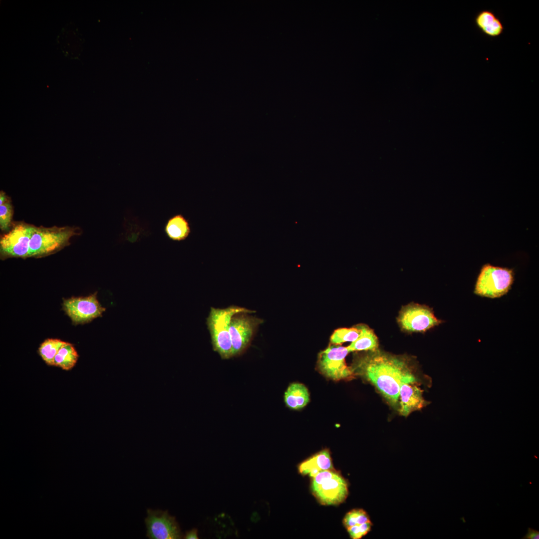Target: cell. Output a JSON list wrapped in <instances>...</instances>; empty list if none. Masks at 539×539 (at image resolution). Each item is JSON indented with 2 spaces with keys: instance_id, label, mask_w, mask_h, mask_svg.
<instances>
[{
  "instance_id": "cell-19",
  "label": "cell",
  "mask_w": 539,
  "mask_h": 539,
  "mask_svg": "<svg viewBox=\"0 0 539 539\" xmlns=\"http://www.w3.org/2000/svg\"><path fill=\"white\" fill-rule=\"evenodd\" d=\"M13 209L10 199L2 191L0 194V229L8 232L11 227Z\"/></svg>"
},
{
  "instance_id": "cell-16",
  "label": "cell",
  "mask_w": 539,
  "mask_h": 539,
  "mask_svg": "<svg viewBox=\"0 0 539 539\" xmlns=\"http://www.w3.org/2000/svg\"><path fill=\"white\" fill-rule=\"evenodd\" d=\"M360 333L358 337L347 347L349 352L375 351L378 349V339L373 330L364 324L358 325Z\"/></svg>"
},
{
  "instance_id": "cell-6",
  "label": "cell",
  "mask_w": 539,
  "mask_h": 539,
  "mask_svg": "<svg viewBox=\"0 0 539 539\" xmlns=\"http://www.w3.org/2000/svg\"><path fill=\"white\" fill-rule=\"evenodd\" d=\"M251 313L241 312L231 318L230 333L233 357L240 356L249 348L259 326L264 320Z\"/></svg>"
},
{
  "instance_id": "cell-20",
  "label": "cell",
  "mask_w": 539,
  "mask_h": 539,
  "mask_svg": "<svg viewBox=\"0 0 539 539\" xmlns=\"http://www.w3.org/2000/svg\"><path fill=\"white\" fill-rule=\"evenodd\" d=\"M360 329L358 325L351 328H340L332 334L330 341L331 344L339 345L344 342L355 340L359 336Z\"/></svg>"
},
{
  "instance_id": "cell-9",
  "label": "cell",
  "mask_w": 539,
  "mask_h": 539,
  "mask_svg": "<svg viewBox=\"0 0 539 539\" xmlns=\"http://www.w3.org/2000/svg\"><path fill=\"white\" fill-rule=\"evenodd\" d=\"M145 519L147 537L150 539H179L182 532L175 517L169 515L167 510H147Z\"/></svg>"
},
{
  "instance_id": "cell-1",
  "label": "cell",
  "mask_w": 539,
  "mask_h": 539,
  "mask_svg": "<svg viewBox=\"0 0 539 539\" xmlns=\"http://www.w3.org/2000/svg\"><path fill=\"white\" fill-rule=\"evenodd\" d=\"M74 227H36L23 222L12 223L0 240L1 259L40 258L59 251L70 244V239L80 233Z\"/></svg>"
},
{
  "instance_id": "cell-8",
  "label": "cell",
  "mask_w": 539,
  "mask_h": 539,
  "mask_svg": "<svg viewBox=\"0 0 539 539\" xmlns=\"http://www.w3.org/2000/svg\"><path fill=\"white\" fill-rule=\"evenodd\" d=\"M398 321L404 330L419 332H425L442 322L435 316L432 308L415 303L402 308Z\"/></svg>"
},
{
  "instance_id": "cell-12",
  "label": "cell",
  "mask_w": 539,
  "mask_h": 539,
  "mask_svg": "<svg viewBox=\"0 0 539 539\" xmlns=\"http://www.w3.org/2000/svg\"><path fill=\"white\" fill-rule=\"evenodd\" d=\"M334 469L330 452L327 449L314 454L298 466V470L301 475H307L310 478L321 471Z\"/></svg>"
},
{
  "instance_id": "cell-3",
  "label": "cell",
  "mask_w": 539,
  "mask_h": 539,
  "mask_svg": "<svg viewBox=\"0 0 539 539\" xmlns=\"http://www.w3.org/2000/svg\"><path fill=\"white\" fill-rule=\"evenodd\" d=\"M246 312L255 313L256 311L235 305L225 308L210 307L206 324L209 330L213 349L222 359L233 357L232 344L230 333V324L232 317L236 313Z\"/></svg>"
},
{
  "instance_id": "cell-13",
  "label": "cell",
  "mask_w": 539,
  "mask_h": 539,
  "mask_svg": "<svg viewBox=\"0 0 539 539\" xmlns=\"http://www.w3.org/2000/svg\"><path fill=\"white\" fill-rule=\"evenodd\" d=\"M475 22L483 33L491 37L501 35L504 30L501 20L491 10L480 11L475 17Z\"/></svg>"
},
{
  "instance_id": "cell-22",
  "label": "cell",
  "mask_w": 539,
  "mask_h": 539,
  "mask_svg": "<svg viewBox=\"0 0 539 539\" xmlns=\"http://www.w3.org/2000/svg\"><path fill=\"white\" fill-rule=\"evenodd\" d=\"M372 523L371 521L356 525L346 529L350 537L352 539H360L367 535L371 530Z\"/></svg>"
},
{
  "instance_id": "cell-11",
  "label": "cell",
  "mask_w": 539,
  "mask_h": 539,
  "mask_svg": "<svg viewBox=\"0 0 539 539\" xmlns=\"http://www.w3.org/2000/svg\"><path fill=\"white\" fill-rule=\"evenodd\" d=\"M423 392L418 381L403 382L399 394L398 408L400 414L407 417L412 412L426 406L428 402L423 398Z\"/></svg>"
},
{
  "instance_id": "cell-2",
  "label": "cell",
  "mask_w": 539,
  "mask_h": 539,
  "mask_svg": "<svg viewBox=\"0 0 539 539\" xmlns=\"http://www.w3.org/2000/svg\"><path fill=\"white\" fill-rule=\"evenodd\" d=\"M350 367L354 375L370 382L390 404L397 408L401 384L418 381L406 359L378 349L357 357Z\"/></svg>"
},
{
  "instance_id": "cell-17",
  "label": "cell",
  "mask_w": 539,
  "mask_h": 539,
  "mask_svg": "<svg viewBox=\"0 0 539 539\" xmlns=\"http://www.w3.org/2000/svg\"><path fill=\"white\" fill-rule=\"evenodd\" d=\"M78 358V354L73 345L65 342L56 354L53 366L69 371L75 365Z\"/></svg>"
},
{
  "instance_id": "cell-21",
  "label": "cell",
  "mask_w": 539,
  "mask_h": 539,
  "mask_svg": "<svg viewBox=\"0 0 539 539\" xmlns=\"http://www.w3.org/2000/svg\"><path fill=\"white\" fill-rule=\"evenodd\" d=\"M370 521L367 512L362 509H354L346 514L343 519V524L346 529Z\"/></svg>"
},
{
  "instance_id": "cell-15",
  "label": "cell",
  "mask_w": 539,
  "mask_h": 539,
  "mask_svg": "<svg viewBox=\"0 0 539 539\" xmlns=\"http://www.w3.org/2000/svg\"><path fill=\"white\" fill-rule=\"evenodd\" d=\"M284 400L286 406L292 409H300L306 406L309 401L307 388L302 384H290L284 393Z\"/></svg>"
},
{
  "instance_id": "cell-23",
  "label": "cell",
  "mask_w": 539,
  "mask_h": 539,
  "mask_svg": "<svg viewBox=\"0 0 539 539\" xmlns=\"http://www.w3.org/2000/svg\"><path fill=\"white\" fill-rule=\"evenodd\" d=\"M522 539H539V532L536 530L529 528L528 533Z\"/></svg>"
},
{
  "instance_id": "cell-5",
  "label": "cell",
  "mask_w": 539,
  "mask_h": 539,
  "mask_svg": "<svg viewBox=\"0 0 539 539\" xmlns=\"http://www.w3.org/2000/svg\"><path fill=\"white\" fill-rule=\"evenodd\" d=\"M514 279L512 269L486 264L477 278L474 293L483 297H500L509 291Z\"/></svg>"
},
{
  "instance_id": "cell-10",
  "label": "cell",
  "mask_w": 539,
  "mask_h": 539,
  "mask_svg": "<svg viewBox=\"0 0 539 539\" xmlns=\"http://www.w3.org/2000/svg\"><path fill=\"white\" fill-rule=\"evenodd\" d=\"M97 292L86 297H71L64 299L63 309L75 324L89 322L102 316L106 308L97 298Z\"/></svg>"
},
{
  "instance_id": "cell-24",
  "label": "cell",
  "mask_w": 539,
  "mask_h": 539,
  "mask_svg": "<svg viewBox=\"0 0 539 539\" xmlns=\"http://www.w3.org/2000/svg\"><path fill=\"white\" fill-rule=\"evenodd\" d=\"M184 539H197L198 537V531L196 529H193L186 533L184 536Z\"/></svg>"
},
{
  "instance_id": "cell-4",
  "label": "cell",
  "mask_w": 539,
  "mask_h": 539,
  "mask_svg": "<svg viewBox=\"0 0 539 539\" xmlns=\"http://www.w3.org/2000/svg\"><path fill=\"white\" fill-rule=\"evenodd\" d=\"M310 489L319 503L325 506L339 505L348 495L347 481L335 469L321 471L311 477Z\"/></svg>"
},
{
  "instance_id": "cell-14",
  "label": "cell",
  "mask_w": 539,
  "mask_h": 539,
  "mask_svg": "<svg viewBox=\"0 0 539 539\" xmlns=\"http://www.w3.org/2000/svg\"><path fill=\"white\" fill-rule=\"evenodd\" d=\"M164 232L170 240L182 242L189 237L191 228L189 220L182 214H177L168 219L164 227Z\"/></svg>"
},
{
  "instance_id": "cell-7",
  "label": "cell",
  "mask_w": 539,
  "mask_h": 539,
  "mask_svg": "<svg viewBox=\"0 0 539 539\" xmlns=\"http://www.w3.org/2000/svg\"><path fill=\"white\" fill-rule=\"evenodd\" d=\"M349 352L347 347L331 344L319 353L317 369L322 375L333 380L351 378L354 375L345 362Z\"/></svg>"
},
{
  "instance_id": "cell-18",
  "label": "cell",
  "mask_w": 539,
  "mask_h": 539,
  "mask_svg": "<svg viewBox=\"0 0 539 539\" xmlns=\"http://www.w3.org/2000/svg\"><path fill=\"white\" fill-rule=\"evenodd\" d=\"M65 342L58 339H47L38 348V353L46 364L54 365V358Z\"/></svg>"
}]
</instances>
